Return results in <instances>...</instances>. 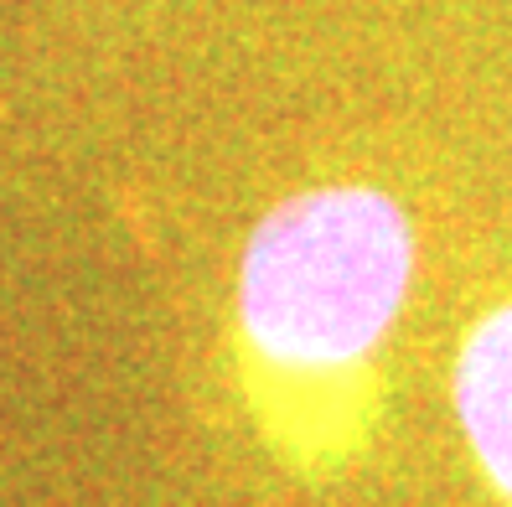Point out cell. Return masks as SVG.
<instances>
[{
  "label": "cell",
  "mask_w": 512,
  "mask_h": 507,
  "mask_svg": "<svg viewBox=\"0 0 512 507\" xmlns=\"http://www.w3.org/2000/svg\"><path fill=\"white\" fill-rule=\"evenodd\" d=\"M414 270V218L368 182L290 192L254 223L233 285L238 357L290 466H337L363 440Z\"/></svg>",
  "instance_id": "obj_1"
},
{
  "label": "cell",
  "mask_w": 512,
  "mask_h": 507,
  "mask_svg": "<svg viewBox=\"0 0 512 507\" xmlns=\"http://www.w3.org/2000/svg\"><path fill=\"white\" fill-rule=\"evenodd\" d=\"M450 404L476 471L512 507V301H497L466 326L450 368Z\"/></svg>",
  "instance_id": "obj_2"
}]
</instances>
